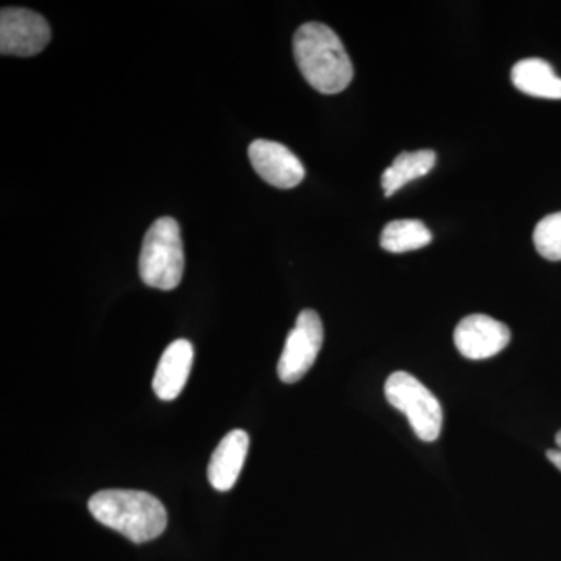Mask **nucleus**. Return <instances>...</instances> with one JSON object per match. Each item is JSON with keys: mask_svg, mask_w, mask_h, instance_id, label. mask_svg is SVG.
Wrapping results in <instances>:
<instances>
[{"mask_svg": "<svg viewBox=\"0 0 561 561\" xmlns=\"http://www.w3.org/2000/svg\"><path fill=\"white\" fill-rule=\"evenodd\" d=\"M454 343L461 356L471 360L490 359L511 343V330L500 320L482 313L465 317L454 331Z\"/></svg>", "mask_w": 561, "mask_h": 561, "instance_id": "7", "label": "nucleus"}, {"mask_svg": "<svg viewBox=\"0 0 561 561\" xmlns=\"http://www.w3.org/2000/svg\"><path fill=\"white\" fill-rule=\"evenodd\" d=\"M323 345V323L319 313L306 309L289 332L278 362L280 381L295 383L311 370Z\"/></svg>", "mask_w": 561, "mask_h": 561, "instance_id": "5", "label": "nucleus"}, {"mask_svg": "<svg viewBox=\"0 0 561 561\" xmlns=\"http://www.w3.org/2000/svg\"><path fill=\"white\" fill-rule=\"evenodd\" d=\"M91 515L103 526L119 531L133 542L160 537L168 527V512L153 494L138 490H103L91 497Z\"/></svg>", "mask_w": 561, "mask_h": 561, "instance_id": "2", "label": "nucleus"}, {"mask_svg": "<svg viewBox=\"0 0 561 561\" xmlns=\"http://www.w3.org/2000/svg\"><path fill=\"white\" fill-rule=\"evenodd\" d=\"M194 346L186 339L172 342L162 353L153 378V391L162 401L179 398L190 379Z\"/></svg>", "mask_w": 561, "mask_h": 561, "instance_id": "9", "label": "nucleus"}, {"mask_svg": "<svg viewBox=\"0 0 561 561\" xmlns=\"http://www.w3.org/2000/svg\"><path fill=\"white\" fill-rule=\"evenodd\" d=\"M184 273V250L179 221L161 217L144 238L139 256V275L153 289L173 290Z\"/></svg>", "mask_w": 561, "mask_h": 561, "instance_id": "3", "label": "nucleus"}, {"mask_svg": "<svg viewBox=\"0 0 561 561\" xmlns=\"http://www.w3.org/2000/svg\"><path fill=\"white\" fill-rule=\"evenodd\" d=\"M51 36L49 24L41 14L27 9L0 11V51L2 55L33 57L46 49Z\"/></svg>", "mask_w": 561, "mask_h": 561, "instance_id": "6", "label": "nucleus"}, {"mask_svg": "<svg viewBox=\"0 0 561 561\" xmlns=\"http://www.w3.org/2000/svg\"><path fill=\"white\" fill-rule=\"evenodd\" d=\"M435 161L437 154L432 150L402 151L382 173L381 184L386 197H391L411 181L426 176L434 169Z\"/></svg>", "mask_w": 561, "mask_h": 561, "instance_id": "12", "label": "nucleus"}, {"mask_svg": "<svg viewBox=\"0 0 561 561\" xmlns=\"http://www.w3.org/2000/svg\"><path fill=\"white\" fill-rule=\"evenodd\" d=\"M294 55L302 77L321 94H339L350 87L354 68L337 33L308 22L294 36Z\"/></svg>", "mask_w": 561, "mask_h": 561, "instance_id": "1", "label": "nucleus"}, {"mask_svg": "<svg viewBox=\"0 0 561 561\" xmlns=\"http://www.w3.org/2000/svg\"><path fill=\"white\" fill-rule=\"evenodd\" d=\"M556 445H557V448L549 449V451H548V454H546V456H548V459H549V461H551L553 467H556L557 470L561 471V431L557 432Z\"/></svg>", "mask_w": 561, "mask_h": 561, "instance_id": "15", "label": "nucleus"}, {"mask_svg": "<svg viewBox=\"0 0 561 561\" xmlns=\"http://www.w3.org/2000/svg\"><path fill=\"white\" fill-rule=\"evenodd\" d=\"M512 81L516 90L531 98L561 101V79L552 66L540 58L516 62L512 69Z\"/></svg>", "mask_w": 561, "mask_h": 561, "instance_id": "11", "label": "nucleus"}, {"mask_svg": "<svg viewBox=\"0 0 561 561\" xmlns=\"http://www.w3.org/2000/svg\"><path fill=\"white\" fill-rule=\"evenodd\" d=\"M432 232L421 220L401 219L386 225L381 247L389 253H408L430 245Z\"/></svg>", "mask_w": 561, "mask_h": 561, "instance_id": "13", "label": "nucleus"}, {"mask_svg": "<svg viewBox=\"0 0 561 561\" xmlns=\"http://www.w3.org/2000/svg\"><path fill=\"white\" fill-rule=\"evenodd\" d=\"M386 398L391 408L408 416L416 437L423 442H435L440 437L443 409L423 382L405 371H397L387 379Z\"/></svg>", "mask_w": 561, "mask_h": 561, "instance_id": "4", "label": "nucleus"}, {"mask_svg": "<svg viewBox=\"0 0 561 561\" xmlns=\"http://www.w3.org/2000/svg\"><path fill=\"white\" fill-rule=\"evenodd\" d=\"M249 158L257 175L271 186L291 190L305 180L306 169L300 158L275 140H254L249 147Z\"/></svg>", "mask_w": 561, "mask_h": 561, "instance_id": "8", "label": "nucleus"}, {"mask_svg": "<svg viewBox=\"0 0 561 561\" xmlns=\"http://www.w3.org/2000/svg\"><path fill=\"white\" fill-rule=\"evenodd\" d=\"M249 446L250 437L245 431L236 430L225 435L209 461L208 478L214 489L230 491L236 485L245 463Z\"/></svg>", "mask_w": 561, "mask_h": 561, "instance_id": "10", "label": "nucleus"}, {"mask_svg": "<svg viewBox=\"0 0 561 561\" xmlns=\"http://www.w3.org/2000/svg\"><path fill=\"white\" fill-rule=\"evenodd\" d=\"M535 249L548 261H561V213L540 220L534 231Z\"/></svg>", "mask_w": 561, "mask_h": 561, "instance_id": "14", "label": "nucleus"}]
</instances>
